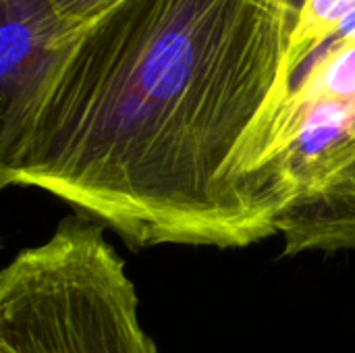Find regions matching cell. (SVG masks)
<instances>
[{
    "label": "cell",
    "instance_id": "obj_1",
    "mask_svg": "<svg viewBox=\"0 0 355 353\" xmlns=\"http://www.w3.org/2000/svg\"><path fill=\"white\" fill-rule=\"evenodd\" d=\"M302 4L119 0L62 37L0 121V183L46 191L137 250L277 235L268 164Z\"/></svg>",
    "mask_w": 355,
    "mask_h": 353
},
{
    "label": "cell",
    "instance_id": "obj_2",
    "mask_svg": "<svg viewBox=\"0 0 355 353\" xmlns=\"http://www.w3.org/2000/svg\"><path fill=\"white\" fill-rule=\"evenodd\" d=\"M0 353H162L100 223L64 218L2 268Z\"/></svg>",
    "mask_w": 355,
    "mask_h": 353
},
{
    "label": "cell",
    "instance_id": "obj_3",
    "mask_svg": "<svg viewBox=\"0 0 355 353\" xmlns=\"http://www.w3.org/2000/svg\"><path fill=\"white\" fill-rule=\"evenodd\" d=\"M277 235L287 256L355 250V87L295 81L270 152Z\"/></svg>",
    "mask_w": 355,
    "mask_h": 353
},
{
    "label": "cell",
    "instance_id": "obj_4",
    "mask_svg": "<svg viewBox=\"0 0 355 353\" xmlns=\"http://www.w3.org/2000/svg\"><path fill=\"white\" fill-rule=\"evenodd\" d=\"M62 27L44 0H2L0 121L21 110L46 75Z\"/></svg>",
    "mask_w": 355,
    "mask_h": 353
},
{
    "label": "cell",
    "instance_id": "obj_5",
    "mask_svg": "<svg viewBox=\"0 0 355 353\" xmlns=\"http://www.w3.org/2000/svg\"><path fill=\"white\" fill-rule=\"evenodd\" d=\"M354 10L355 0H304L291 35V60L297 73L339 33Z\"/></svg>",
    "mask_w": 355,
    "mask_h": 353
},
{
    "label": "cell",
    "instance_id": "obj_6",
    "mask_svg": "<svg viewBox=\"0 0 355 353\" xmlns=\"http://www.w3.org/2000/svg\"><path fill=\"white\" fill-rule=\"evenodd\" d=\"M44 2L58 19L64 35H69L92 23L96 17H100L119 0H44Z\"/></svg>",
    "mask_w": 355,
    "mask_h": 353
}]
</instances>
